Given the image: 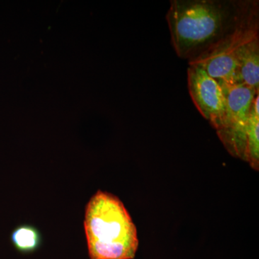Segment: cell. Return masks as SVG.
Here are the masks:
<instances>
[{
  "label": "cell",
  "mask_w": 259,
  "mask_h": 259,
  "mask_svg": "<svg viewBox=\"0 0 259 259\" xmlns=\"http://www.w3.org/2000/svg\"><path fill=\"white\" fill-rule=\"evenodd\" d=\"M258 33V1H252L237 28L215 47L189 64L198 65L219 83L243 84L238 72L236 52L243 42Z\"/></svg>",
  "instance_id": "3"
},
{
  "label": "cell",
  "mask_w": 259,
  "mask_h": 259,
  "mask_svg": "<svg viewBox=\"0 0 259 259\" xmlns=\"http://www.w3.org/2000/svg\"><path fill=\"white\" fill-rule=\"evenodd\" d=\"M10 240L15 248L21 253L35 251L41 243V236L35 227L24 225L12 232Z\"/></svg>",
  "instance_id": "8"
},
{
  "label": "cell",
  "mask_w": 259,
  "mask_h": 259,
  "mask_svg": "<svg viewBox=\"0 0 259 259\" xmlns=\"http://www.w3.org/2000/svg\"><path fill=\"white\" fill-rule=\"evenodd\" d=\"M252 0H172L166 15L172 45L189 62L215 47L238 26Z\"/></svg>",
  "instance_id": "1"
},
{
  "label": "cell",
  "mask_w": 259,
  "mask_h": 259,
  "mask_svg": "<svg viewBox=\"0 0 259 259\" xmlns=\"http://www.w3.org/2000/svg\"><path fill=\"white\" fill-rule=\"evenodd\" d=\"M85 235L90 259H134L137 229L120 199L99 190L85 209Z\"/></svg>",
  "instance_id": "2"
},
{
  "label": "cell",
  "mask_w": 259,
  "mask_h": 259,
  "mask_svg": "<svg viewBox=\"0 0 259 259\" xmlns=\"http://www.w3.org/2000/svg\"><path fill=\"white\" fill-rule=\"evenodd\" d=\"M188 88L194 105L216 131L221 128L226 113V101L221 83L198 65L189 64Z\"/></svg>",
  "instance_id": "5"
},
{
  "label": "cell",
  "mask_w": 259,
  "mask_h": 259,
  "mask_svg": "<svg viewBox=\"0 0 259 259\" xmlns=\"http://www.w3.org/2000/svg\"><path fill=\"white\" fill-rule=\"evenodd\" d=\"M259 96L252 105L246 135V161L253 169L259 167Z\"/></svg>",
  "instance_id": "7"
},
{
  "label": "cell",
  "mask_w": 259,
  "mask_h": 259,
  "mask_svg": "<svg viewBox=\"0 0 259 259\" xmlns=\"http://www.w3.org/2000/svg\"><path fill=\"white\" fill-rule=\"evenodd\" d=\"M238 72L242 83L259 90V33L250 37L236 52Z\"/></svg>",
  "instance_id": "6"
},
{
  "label": "cell",
  "mask_w": 259,
  "mask_h": 259,
  "mask_svg": "<svg viewBox=\"0 0 259 259\" xmlns=\"http://www.w3.org/2000/svg\"><path fill=\"white\" fill-rule=\"evenodd\" d=\"M222 86L226 101V113L218 137L232 156L246 161V135L253 100L258 92L245 84Z\"/></svg>",
  "instance_id": "4"
}]
</instances>
